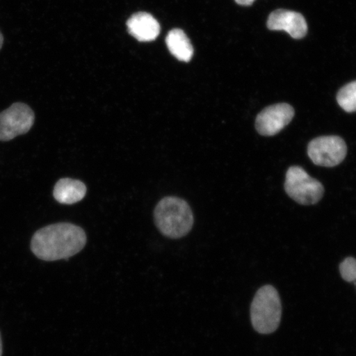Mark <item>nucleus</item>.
Masks as SVG:
<instances>
[{
  "label": "nucleus",
  "instance_id": "nucleus-1",
  "mask_svg": "<svg viewBox=\"0 0 356 356\" xmlns=\"http://www.w3.org/2000/svg\"><path fill=\"white\" fill-rule=\"evenodd\" d=\"M86 243V234L82 228L60 222L37 231L31 242V249L39 259L53 261L76 255Z\"/></svg>",
  "mask_w": 356,
  "mask_h": 356
},
{
  "label": "nucleus",
  "instance_id": "nucleus-2",
  "mask_svg": "<svg viewBox=\"0 0 356 356\" xmlns=\"http://www.w3.org/2000/svg\"><path fill=\"white\" fill-rule=\"evenodd\" d=\"M154 220L160 232L175 239L184 237L194 224L193 213L188 202L175 197L160 200L155 208Z\"/></svg>",
  "mask_w": 356,
  "mask_h": 356
},
{
  "label": "nucleus",
  "instance_id": "nucleus-3",
  "mask_svg": "<svg viewBox=\"0 0 356 356\" xmlns=\"http://www.w3.org/2000/svg\"><path fill=\"white\" fill-rule=\"evenodd\" d=\"M282 302L274 287H261L256 293L251 306L252 326L257 332L269 334L279 327L282 319Z\"/></svg>",
  "mask_w": 356,
  "mask_h": 356
},
{
  "label": "nucleus",
  "instance_id": "nucleus-4",
  "mask_svg": "<svg viewBox=\"0 0 356 356\" xmlns=\"http://www.w3.org/2000/svg\"><path fill=\"white\" fill-rule=\"evenodd\" d=\"M284 189L289 197L305 206L318 203L324 194L321 182L310 177L304 169L298 166L288 169Z\"/></svg>",
  "mask_w": 356,
  "mask_h": 356
},
{
  "label": "nucleus",
  "instance_id": "nucleus-5",
  "mask_svg": "<svg viewBox=\"0 0 356 356\" xmlns=\"http://www.w3.org/2000/svg\"><path fill=\"white\" fill-rule=\"evenodd\" d=\"M35 122L33 111L28 105L17 102L0 113V140L10 141L24 135Z\"/></svg>",
  "mask_w": 356,
  "mask_h": 356
},
{
  "label": "nucleus",
  "instance_id": "nucleus-6",
  "mask_svg": "<svg viewBox=\"0 0 356 356\" xmlns=\"http://www.w3.org/2000/svg\"><path fill=\"white\" fill-rule=\"evenodd\" d=\"M347 153L346 142L339 136H321L312 140L308 154L316 165L332 168L343 162Z\"/></svg>",
  "mask_w": 356,
  "mask_h": 356
},
{
  "label": "nucleus",
  "instance_id": "nucleus-7",
  "mask_svg": "<svg viewBox=\"0 0 356 356\" xmlns=\"http://www.w3.org/2000/svg\"><path fill=\"white\" fill-rule=\"evenodd\" d=\"M295 117V109L287 104L267 106L258 114L256 129L260 135L273 136L286 128Z\"/></svg>",
  "mask_w": 356,
  "mask_h": 356
},
{
  "label": "nucleus",
  "instance_id": "nucleus-8",
  "mask_svg": "<svg viewBox=\"0 0 356 356\" xmlns=\"http://www.w3.org/2000/svg\"><path fill=\"white\" fill-rule=\"evenodd\" d=\"M267 28L271 31H284L293 38H304L308 33V24L300 13L277 10L270 13Z\"/></svg>",
  "mask_w": 356,
  "mask_h": 356
},
{
  "label": "nucleus",
  "instance_id": "nucleus-9",
  "mask_svg": "<svg viewBox=\"0 0 356 356\" xmlns=\"http://www.w3.org/2000/svg\"><path fill=\"white\" fill-rule=\"evenodd\" d=\"M129 33L139 42L154 41L160 33L159 22L148 13H136L127 21Z\"/></svg>",
  "mask_w": 356,
  "mask_h": 356
},
{
  "label": "nucleus",
  "instance_id": "nucleus-10",
  "mask_svg": "<svg viewBox=\"0 0 356 356\" xmlns=\"http://www.w3.org/2000/svg\"><path fill=\"white\" fill-rule=\"evenodd\" d=\"M87 188L83 181L62 178L58 181L53 191L55 199L63 204H73L79 202L86 197Z\"/></svg>",
  "mask_w": 356,
  "mask_h": 356
},
{
  "label": "nucleus",
  "instance_id": "nucleus-11",
  "mask_svg": "<svg viewBox=\"0 0 356 356\" xmlns=\"http://www.w3.org/2000/svg\"><path fill=\"white\" fill-rule=\"evenodd\" d=\"M166 44L169 51L178 60L189 62L193 59L194 50L188 35L181 29H173L168 33Z\"/></svg>",
  "mask_w": 356,
  "mask_h": 356
},
{
  "label": "nucleus",
  "instance_id": "nucleus-12",
  "mask_svg": "<svg viewBox=\"0 0 356 356\" xmlns=\"http://www.w3.org/2000/svg\"><path fill=\"white\" fill-rule=\"evenodd\" d=\"M338 104L346 113L356 111V81L346 84L340 89L337 97Z\"/></svg>",
  "mask_w": 356,
  "mask_h": 356
},
{
  "label": "nucleus",
  "instance_id": "nucleus-13",
  "mask_svg": "<svg viewBox=\"0 0 356 356\" xmlns=\"http://www.w3.org/2000/svg\"><path fill=\"white\" fill-rule=\"evenodd\" d=\"M340 273L346 282H353L356 280V259L347 257L340 265Z\"/></svg>",
  "mask_w": 356,
  "mask_h": 356
},
{
  "label": "nucleus",
  "instance_id": "nucleus-14",
  "mask_svg": "<svg viewBox=\"0 0 356 356\" xmlns=\"http://www.w3.org/2000/svg\"><path fill=\"white\" fill-rule=\"evenodd\" d=\"M235 2L239 4V6H252L255 2V0H235Z\"/></svg>",
  "mask_w": 356,
  "mask_h": 356
},
{
  "label": "nucleus",
  "instance_id": "nucleus-15",
  "mask_svg": "<svg viewBox=\"0 0 356 356\" xmlns=\"http://www.w3.org/2000/svg\"><path fill=\"white\" fill-rule=\"evenodd\" d=\"M3 44V34L1 33V32H0V50H1Z\"/></svg>",
  "mask_w": 356,
  "mask_h": 356
},
{
  "label": "nucleus",
  "instance_id": "nucleus-16",
  "mask_svg": "<svg viewBox=\"0 0 356 356\" xmlns=\"http://www.w3.org/2000/svg\"><path fill=\"white\" fill-rule=\"evenodd\" d=\"M0 356H2V341H1V337H0Z\"/></svg>",
  "mask_w": 356,
  "mask_h": 356
}]
</instances>
